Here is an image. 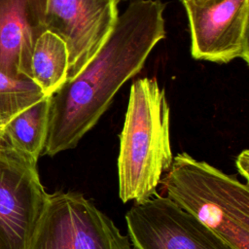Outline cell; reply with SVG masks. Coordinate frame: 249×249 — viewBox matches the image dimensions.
Returning a JSON list of instances; mask_svg holds the SVG:
<instances>
[{
  "instance_id": "obj_2",
  "label": "cell",
  "mask_w": 249,
  "mask_h": 249,
  "mask_svg": "<svg viewBox=\"0 0 249 249\" xmlns=\"http://www.w3.org/2000/svg\"><path fill=\"white\" fill-rule=\"evenodd\" d=\"M170 108L155 78L136 80L130 88L120 134L119 196L124 203L155 196L172 163Z\"/></svg>"
},
{
  "instance_id": "obj_14",
  "label": "cell",
  "mask_w": 249,
  "mask_h": 249,
  "mask_svg": "<svg viewBox=\"0 0 249 249\" xmlns=\"http://www.w3.org/2000/svg\"><path fill=\"white\" fill-rule=\"evenodd\" d=\"M207 0H181V2L183 4L185 3H194V4H198V3H202V2H205Z\"/></svg>"
},
{
  "instance_id": "obj_7",
  "label": "cell",
  "mask_w": 249,
  "mask_h": 249,
  "mask_svg": "<svg viewBox=\"0 0 249 249\" xmlns=\"http://www.w3.org/2000/svg\"><path fill=\"white\" fill-rule=\"evenodd\" d=\"M183 5L195 59L228 63L240 58L249 63V0H207Z\"/></svg>"
},
{
  "instance_id": "obj_15",
  "label": "cell",
  "mask_w": 249,
  "mask_h": 249,
  "mask_svg": "<svg viewBox=\"0 0 249 249\" xmlns=\"http://www.w3.org/2000/svg\"><path fill=\"white\" fill-rule=\"evenodd\" d=\"M118 1H119V0H118Z\"/></svg>"
},
{
  "instance_id": "obj_3",
  "label": "cell",
  "mask_w": 249,
  "mask_h": 249,
  "mask_svg": "<svg viewBox=\"0 0 249 249\" xmlns=\"http://www.w3.org/2000/svg\"><path fill=\"white\" fill-rule=\"evenodd\" d=\"M160 185L176 205L234 249H249V187L187 153L173 157Z\"/></svg>"
},
{
  "instance_id": "obj_5",
  "label": "cell",
  "mask_w": 249,
  "mask_h": 249,
  "mask_svg": "<svg viewBox=\"0 0 249 249\" xmlns=\"http://www.w3.org/2000/svg\"><path fill=\"white\" fill-rule=\"evenodd\" d=\"M49 193L37 161L8 145L0 135V249H26Z\"/></svg>"
},
{
  "instance_id": "obj_4",
  "label": "cell",
  "mask_w": 249,
  "mask_h": 249,
  "mask_svg": "<svg viewBox=\"0 0 249 249\" xmlns=\"http://www.w3.org/2000/svg\"><path fill=\"white\" fill-rule=\"evenodd\" d=\"M26 249H134L128 235L82 193L49 194Z\"/></svg>"
},
{
  "instance_id": "obj_11",
  "label": "cell",
  "mask_w": 249,
  "mask_h": 249,
  "mask_svg": "<svg viewBox=\"0 0 249 249\" xmlns=\"http://www.w3.org/2000/svg\"><path fill=\"white\" fill-rule=\"evenodd\" d=\"M69 53L65 42L56 34L45 31L36 41L30 61L31 80L51 96L67 80Z\"/></svg>"
},
{
  "instance_id": "obj_10",
  "label": "cell",
  "mask_w": 249,
  "mask_h": 249,
  "mask_svg": "<svg viewBox=\"0 0 249 249\" xmlns=\"http://www.w3.org/2000/svg\"><path fill=\"white\" fill-rule=\"evenodd\" d=\"M50 96L24 109L0 128L2 139L15 150L38 161L46 144Z\"/></svg>"
},
{
  "instance_id": "obj_8",
  "label": "cell",
  "mask_w": 249,
  "mask_h": 249,
  "mask_svg": "<svg viewBox=\"0 0 249 249\" xmlns=\"http://www.w3.org/2000/svg\"><path fill=\"white\" fill-rule=\"evenodd\" d=\"M118 0H47L46 28L59 36L69 53L67 79L96 53L118 18Z\"/></svg>"
},
{
  "instance_id": "obj_12",
  "label": "cell",
  "mask_w": 249,
  "mask_h": 249,
  "mask_svg": "<svg viewBox=\"0 0 249 249\" xmlns=\"http://www.w3.org/2000/svg\"><path fill=\"white\" fill-rule=\"evenodd\" d=\"M46 96L30 78H14L0 72V127Z\"/></svg>"
},
{
  "instance_id": "obj_13",
  "label": "cell",
  "mask_w": 249,
  "mask_h": 249,
  "mask_svg": "<svg viewBox=\"0 0 249 249\" xmlns=\"http://www.w3.org/2000/svg\"><path fill=\"white\" fill-rule=\"evenodd\" d=\"M236 167L241 176L244 177L246 182H248V172H249V154L248 150L242 151L236 158Z\"/></svg>"
},
{
  "instance_id": "obj_1",
  "label": "cell",
  "mask_w": 249,
  "mask_h": 249,
  "mask_svg": "<svg viewBox=\"0 0 249 249\" xmlns=\"http://www.w3.org/2000/svg\"><path fill=\"white\" fill-rule=\"evenodd\" d=\"M164 8L160 0H133L96 53L50 96L43 155L75 148L96 124L121 87L143 68L165 37Z\"/></svg>"
},
{
  "instance_id": "obj_9",
  "label": "cell",
  "mask_w": 249,
  "mask_h": 249,
  "mask_svg": "<svg viewBox=\"0 0 249 249\" xmlns=\"http://www.w3.org/2000/svg\"><path fill=\"white\" fill-rule=\"evenodd\" d=\"M47 0H0V72L30 78L38 38L47 31Z\"/></svg>"
},
{
  "instance_id": "obj_6",
  "label": "cell",
  "mask_w": 249,
  "mask_h": 249,
  "mask_svg": "<svg viewBox=\"0 0 249 249\" xmlns=\"http://www.w3.org/2000/svg\"><path fill=\"white\" fill-rule=\"evenodd\" d=\"M134 249H234L167 196L133 201L125 214Z\"/></svg>"
},
{
  "instance_id": "obj_16",
  "label": "cell",
  "mask_w": 249,
  "mask_h": 249,
  "mask_svg": "<svg viewBox=\"0 0 249 249\" xmlns=\"http://www.w3.org/2000/svg\"><path fill=\"white\" fill-rule=\"evenodd\" d=\"M0 128H1V127H0Z\"/></svg>"
}]
</instances>
